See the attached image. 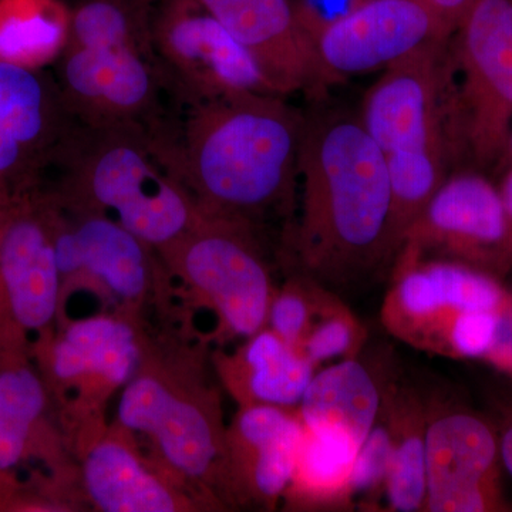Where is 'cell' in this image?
I'll return each mask as SVG.
<instances>
[{"mask_svg": "<svg viewBox=\"0 0 512 512\" xmlns=\"http://www.w3.org/2000/svg\"><path fill=\"white\" fill-rule=\"evenodd\" d=\"M305 116L291 249L299 275L339 295L396 262L386 154L359 113L320 107Z\"/></svg>", "mask_w": 512, "mask_h": 512, "instance_id": "obj_1", "label": "cell"}, {"mask_svg": "<svg viewBox=\"0 0 512 512\" xmlns=\"http://www.w3.org/2000/svg\"><path fill=\"white\" fill-rule=\"evenodd\" d=\"M305 117L279 94H224L195 101L177 143H156L202 212L258 228L296 205Z\"/></svg>", "mask_w": 512, "mask_h": 512, "instance_id": "obj_2", "label": "cell"}, {"mask_svg": "<svg viewBox=\"0 0 512 512\" xmlns=\"http://www.w3.org/2000/svg\"><path fill=\"white\" fill-rule=\"evenodd\" d=\"M62 153L74 210L106 215L158 252L200 221L197 202L141 126L84 123L66 134Z\"/></svg>", "mask_w": 512, "mask_h": 512, "instance_id": "obj_3", "label": "cell"}, {"mask_svg": "<svg viewBox=\"0 0 512 512\" xmlns=\"http://www.w3.org/2000/svg\"><path fill=\"white\" fill-rule=\"evenodd\" d=\"M453 160L504 168L512 133V0H476L448 45Z\"/></svg>", "mask_w": 512, "mask_h": 512, "instance_id": "obj_4", "label": "cell"}, {"mask_svg": "<svg viewBox=\"0 0 512 512\" xmlns=\"http://www.w3.org/2000/svg\"><path fill=\"white\" fill-rule=\"evenodd\" d=\"M138 26L121 0H90L73 13L62 79L67 106L83 123L140 126L153 107L157 77Z\"/></svg>", "mask_w": 512, "mask_h": 512, "instance_id": "obj_5", "label": "cell"}, {"mask_svg": "<svg viewBox=\"0 0 512 512\" xmlns=\"http://www.w3.org/2000/svg\"><path fill=\"white\" fill-rule=\"evenodd\" d=\"M160 254L227 335L248 339L265 328L274 291L256 228L202 212L195 227Z\"/></svg>", "mask_w": 512, "mask_h": 512, "instance_id": "obj_6", "label": "cell"}, {"mask_svg": "<svg viewBox=\"0 0 512 512\" xmlns=\"http://www.w3.org/2000/svg\"><path fill=\"white\" fill-rule=\"evenodd\" d=\"M419 259L457 262L505 282L512 268L510 229L498 185L484 171L467 167L447 175L394 265Z\"/></svg>", "mask_w": 512, "mask_h": 512, "instance_id": "obj_7", "label": "cell"}, {"mask_svg": "<svg viewBox=\"0 0 512 512\" xmlns=\"http://www.w3.org/2000/svg\"><path fill=\"white\" fill-rule=\"evenodd\" d=\"M382 322L394 338L444 356L451 329L467 313L511 311L512 291L503 279L471 266L419 259L393 266Z\"/></svg>", "mask_w": 512, "mask_h": 512, "instance_id": "obj_8", "label": "cell"}, {"mask_svg": "<svg viewBox=\"0 0 512 512\" xmlns=\"http://www.w3.org/2000/svg\"><path fill=\"white\" fill-rule=\"evenodd\" d=\"M501 471L494 420L463 404L430 400L424 511H510Z\"/></svg>", "mask_w": 512, "mask_h": 512, "instance_id": "obj_9", "label": "cell"}, {"mask_svg": "<svg viewBox=\"0 0 512 512\" xmlns=\"http://www.w3.org/2000/svg\"><path fill=\"white\" fill-rule=\"evenodd\" d=\"M117 419L124 430L153 441L178 473L194 480L224 476L227 429L214 400L192 396L158 373L138 372L123 387Z\"/></svg>", "mask_w": 512, "mask_h": 512, "instance_id": "obj_10", "label": "cell"}, {"mask_svg": "<svg viewBox=\"0 0 512 512\" xmlns=\"http://www.w3.org/2000/svg\"><path fill=\"white\" fill-rule=\"evenodd\" d=\"M447 43L393 64L367 90L359 117L384 154L440 148L453 161L447 121L451 93Z\"/></svg>", "mask_w": 512, "mask_h": 512, "instance_id": "obj_11", "label": "cell"}, {"mask_svg": "<svg viewBox=\"0 0 512 512\" xmlns=\"http://www.w3.org/2000/svg\"><path fill=\"white\" fill-rule=\"evenodd\" d=\"M153 39L158 56L194 101L276 94L254 57L197 0L171 2L158 16Z\"/></svg>", "mask_w": 512, "mask_h": 512, "instance_id": "obj_12", "label": "cell"}, {"mask_svg": "<svg viewBox=\"0 0 512 512\" xmlns=\"http://www.w3.org/2000/svg\"><path fill=\"white\" fill-rule=\"evenodd\" d=\"M451 37L421 0H367L316 39V52L333 84L387 69Z\"/></svg>", "mask_w": 512, "mask_h": 512, "instance_id": "obj_13", "label": "cell"}, {"mask_svg": "<svg viewBox=\"0 0 512 512\" xmlns=\"http://www.w3.org/2000/svg\"><path fill=\"white\" fill-rule=\"evenodd\" d=\"M62 292L53 211L13 197L0 228V319L20 335L45 332Z\"/></svg>", "mask_w": 512, "mask_h": 512, "instance_id": "obj_14", "label": "cell"}, {"mask_svg": "<svg viewBox=\"0 0 512 512\" xmlns=\"http://www.w3.org/2000/svg\"><path fill=\"white\" fill-rule=\"evenodd\" d=\"M254 57L276 94L322 101L332 86L293 0H197Z\"/></svg>", "mask_w": 512, "mask_h": 512, "instance_id": "obj_15", "label": "cell"}, {"mask_svg": "<svg viewBox=\"0 0 512 512\" xmlns=\"http://www.w3.org/2000/svg\"><path fill=\"white\" fill-rule=\"evenodd\" d=\"M301 437L298 407L241 406L225 436L228 487L245 500L274 504L291 484Z\"/></svg>", "mask_w": 512, "mask_h": 512, "instance_id": "obj_16", "label": "cell"}, {"mask_svg": "<svg viewBox=\"0 0 512 512\" xmlns=\"http://www.w3.org/2000/svg\"><path fill=\"white\" fill-rule=\"evenodd\" d=\"M76 211L72 222L55 217L57 266L66 279L77 276L99 282L123 302H138L153 278L150 245L119 222L97 212Z\"/></svg>", "mask_w": 512, "mask_h": 512, "instance_id": "obj_17", "label": "cell"}, {"mask_svg": "<svg viewBox=\"0 0 512 512\" xmlns=\"http://www.w3.org/2000/svg\"><path fill=\"white\" fill-rule=\"evenodd\" d=\"M140 362L136 329L111 315L70 323L47 355V367L60 386L97 396L123 389L137 375Z\"/></svg>", "mask_w": 512, "mask_h": 512, "instance_id": "obj_18", "label": "cell"}, {"mask_svg": "<svg viewBox=\"0 0 512 512\" xmlns=\"http://www.w3.org/2000/svg\"><path fill=\"white\" fill-rule=\"evenodd\" d=\"M382 402V376L353 357L315 373L298 414L306 430L359 451Z\"/></svg>", "mask_w": 512, "mask_h": 512, "instance_id": "obj_19", "label": "cell"}, {"mask_svg": "<svg viewBox=\"0 0 512 512\" xmlns=\"http://www.w3.org/2000/svg\"><path fill=\"white\" fill-rule=\"evenodd\" d=\"M56 109L30 67L0 60V181L9 183L56 144Z\"/></svg>", "mask_w": 512, "mask_h": 512, "instance_id": "obj_20", "label": "cell"}, {"mask_svg": "<svg viewBox=\"0 0 512 512\" xmlns=\"http://www.w3.org/2000/svg\"><path fill=\"white\" fill-rule=\"evenodd\" d=\"M222 373L241 406L271 404L295 409L315 376L316 366L301 349L264 328L224 360Z\"/></svg>", "mask_w": 512, "mask_h": 512, "instance_id": "obj_21", "label": "cell"}, {"mask_svg": "<svg viewBox=\"0 0 512 512\" xmlns=\"http://www.w3.org/2000/svg\"><path fill=\"white\" fill-rule=\"evenodd\" d=\"M90 501L104 512H174L183 501L174 487L147 468L124 439L96 441L83 461Z\"/></svg>", "mask_w": 512, "mask_h": 512, "instance_id": "obj_22", "label": "cell"}, {"mask_svg": "<svg viewBox=\"0 0 512 512\" xmlns=\"http://www.w3.org/2000/svg\"><path fill=\"white\" fill-rule=\"evenodd\" d=\"M383 402L392 430V460L387 474L389 510L424 511L426 504V430L430 399L407 382L382 376Z\"/></svg>", "mask_w": 512, "mask_h": 512, "instance_id": "obj_23", "label": "cell"}, {"mask_svg": "<svg viewBox=\"0 0 512 512\" xmlns=\"http://www.w3.org/2000/svg\"><path fill=\"white\" fill-rule=\"evenodd\" d=\"M0 352V473H9L30 453L47 406L42 376L18 353Z\"/></svg>", "mask_w": 512, "mask_h": 512, "instance_id": "obj_24", "label": "cell"}, {"mask_svg": "<svg viewBox=\"0 0 512 512\" xmlns=\"http://www.w3.org/2000/svg\"><path fill=\"white\" fill-rule=\"evenodd\" d=\"M69 30L70 15L53 0H0V60L40 66L63 52Z\"/></svg>", "mask_w": 512, "mask_h": 512, "instance_id": "obj_25", "label": "cell"}, {"mask_svg": "<svg viewBox=\"0 0 512 512\" xmlns=\"http://www.w3.org/2000/svg\"><path fill=\"white\" fill-rule=\"evenodd\" d=\"M390 181V235L396 259L407 232L448 175L451 158L440 148H412L386 154Z\"/></svg>", "mask_w": 512, "mask_h": 512, "instance_id": "obj_26", "label": "cell"}, {"mask_svg": "<svg viewBox=\"0 0 512 512\" xmlns=\"http://www.w3.org/2000/svg\"><path fill=\"white\" fill-rule=\"evenodd\" d=\"M366 339V330L333 293L303 340V355L318 367L335 359H353Z\"/></svg>", "mask_w": 512, "mask_h": 512, "instance_id": "obj_27", "label": "cell"}, {"mask_svg": "<svg viewBox=\"0 0 512 512\" xmlns=\"http://www.w3.org/2000/svg\"><path fill=\"white\" fill-rule=\"evenodd\" d=\"M332 291L312 279L296 275L272 296L266 325L289 345L301 349L312 323L318 318Z\"/></svg>", "mask_w": 512, "mask_h": 512, "instance_id": "obj_28", "label": "cell"}, {"mask_svg": "<svg viewBox=\"0 0 512 512\" xmlns=\"http://www.w3.org/2000/svg\"><path fill=\"white\" fill-rule=\"evenodd\" d=\"M392 450V430L386 406L382 402L375 426L367 434L353 461L348 481L350 507H355V500H359L365 507H373L382 497L392 460Z\"/></svg>", "mask_w": 512, "mask_h": 512, "instance_id": "obj_29", "label": "cell"}, {"mask_svg": "<svg viewBox=\"0 0 512 512\" xmlns=\"http://www.w3.org/2000/svg\"><path fill=\"white\" fill-rule=\"evenodd\" d=\"M365 2L367 0H293L303 29L315 43L325 30L348 18Z\"/></svg>", "mask_w": 512, "mask_h": 512, "instance_id": "obj_30", "label": "cell"}, {"mask_svg": "<svg viewBox=\"0 0 512 512\" xmlns=\"http://www.w3.org/2000/svg\"><path fill=\"white\" fill-rule=\"evenodd\" d=\"M451 36L460 28L476 0H421Z\"/></svg>", "mask_w": 512, "mask_h": 512, "instance_id": "obj_31", "label": "cell"}, {"mask_svg": "<svg viewBox=\"0 0 512 512\" xmlns=\"http://www.w3.org/2000/svg\"><path fill=\"white\" fill-rule=\"evenodd\" d=\"M500 441L501 463L512 477V397L498 406L497 419H493Z\"/></svg>", "mask_w": 512, "mask_h": 512, "instance_id": "obj_32", "label": "cell"}, {"mask_svg": "<svg viewBox=\"0 0 512 512\" xmlns=\"http://www.w3.org/2000/svg\"><path fill=\"white\" fill-rule=\"evenodd\" d=\"M497 185L498 190H500L501 200H503L505 214H507L508 229H510V254L512 259V165L505 167L503 177H501L500 183Z\"/></svg>", "mask_w": 512, "mask_h": 512, "instance_id": "obj_33", "label": "cell"}, {"mask_svg": "<svg viewBox=\"0 0 512 512\" xmlns=\"http://www.w3.org/2000/svg\"><path fill=\"white\" fill-rule=\"evenodd\" d=\"M12 198L9 185L0 181V228H2L3 220H5L6 212L9 210Z\"/></svg>", "mask_w": 512, "mask_h": 512, "instance_id": "obj_34", "label": "cell"}, {"mask_svg": "<svg viewBox=\"0 0 512 512\" xmlns=\"http://www.w3.org/2000/svg\"><path fill=\"white\" fill-rule=\"evenodd\" d=\"M508 165H512V133L510 138V144H508L507 160H505L504 167H508Z\"/></svg>", "mask_w": 512, "mask_h": 512, "instance_id": "obj_35", "label": "cell"}, {"mask_svg": "<svg viewBox=\"0 0 512 512\" xmlns=\"http://www.w3.org/2000/svg\"><path fill=\"white\" fill-rule=\"evenodd\" d=\"M505 284L508 285V288L512 291V269L510 271V274H508L507 279H505Z\"/></svg>", "mask_w": 512, "mask_h": 512, "instance_id": "obj_36", "label": "cell"}, {"mask_svg": "<svg viewBox=\"0 0 512 512\" xmlns=\"http://www.w3.org/2000/svg\"><path fill=\"white\" fill-rule=\"evenodd\" d=\"M512 377V376H511Z\"/></svg>", "mask_w": 512, "mask_h": 512, "instance_id": "obj_37", "label": "cell"}]
</instances>
